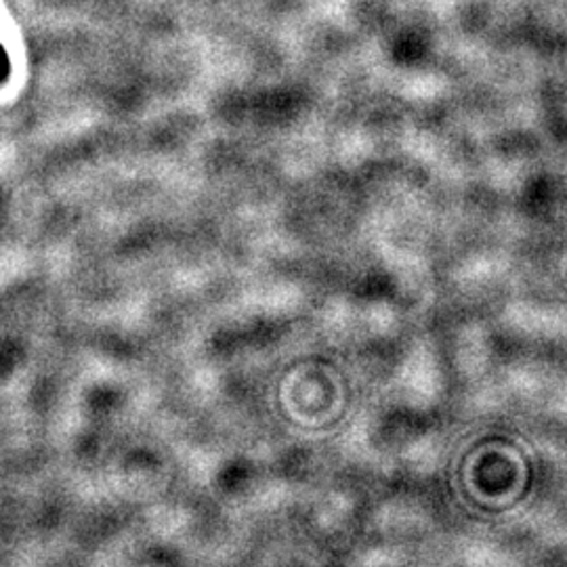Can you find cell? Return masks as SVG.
Listing matches in <instances>:
<instances>
[{"instance_id": "obj_1", "label": "cell", "mask_w": 567, "mask_h": 567, "mask_svg": "<svg viewBox=\"0 0 567 567\" xmlns=\"http://www.w3.org/2000/svg\"><path fill=\"white\" fill-rule=\"evenodd\" d=\"M7 68V61H4V53L0 49V70H4Z\"/></svg>"}]
</instances>
